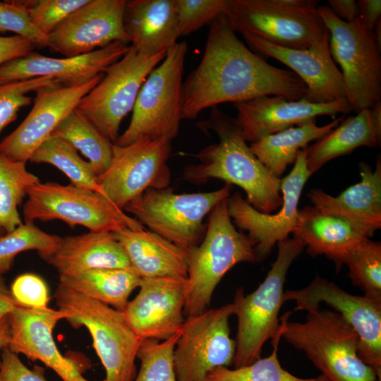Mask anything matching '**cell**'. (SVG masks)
Returning a JSON list of instances; mask_svg holds the SVG:
<instances>
[{"label": "cell", "instance_id": "obj_19", "mask_svg": "<svg viewBox=\"0 0 381 381\" xmlns=\"http://www.w3.org/2000/svg\"><path fill=\"white\" fill-rule=\"evenodd\" d=\"M139 287L123 311L138 337L165 340L179 332L186 319L187 277H145Z\"/></svg>", "mask_w": 381, "mask_h": 381}, {"label": "cell", "instance_id": "obj_31", "mask_svg": "<svg viewBox=\"0 0 381 381\" xmlns=\"http://www.w3.org/2000/svg\"><path fill=\"white\" fill-rule=\"evenodd\" d=\"M344 119L343 114L322 126H317L315 121H312L265 135L252 143L250 147L270 173L281 179L286 167L295 162L301 148L303 149L309 142L326 135Z\"/></svg>", "mask_w": 381, "mask_h": 381}, {"label": "cell", "instance_id": "obj_51", "mask_svg": "<svg viewBox=\"0 0 381 381\" xmlns=\"http://www.w3.org/2000/svg\"><path fill=\"white\" fill-rule=\"evenodd\" d=\"M6 234V231L0 227V237L4 236Z\"/></svg>", "mask_w": 381, "mask_h": 381}, {"label": "cell", "instance_id": "obj_40", "mask_svg": "<svg viewBox=\"0 0 381 381\" xmlns=\"http://www.w3.org/2000/svg\"><path fill=\"white\" fill-rule=\"evenodd\" d=\"M88 0H24L18 2L27 11L32 24L48 36L72 12Z\"/></svg>", "mask_w": 381, "mask_h": 381}, {"label": "cell", "instance_id": "obj_11", "mask_svg": "<svg viewBox=\"0 0 381 381\" xmlns=\"http://www.w3.org/2000/svg\"><path fill=\"white\" fill-rule=\"evenodd\" d=\"M27 195L23 208L25 223L59 219L71 228L83 226L92 231L144 229L100 193L71 183L40 181L28 188Z\"/></svg>", "mask_w": 381, "mask_h": 381}, {"label": "cell", "instance_id": "obj_3", "mask_svg": "<svg viewBox=\"0 0 381 381\" xmlns=\"http://www.w3.org/2000/svg\"><path fill=\"white\" fill-rule=\"evenodd\" d=\"M282 318V335L303 351L328 381H380L359 357L358 336L338 313L320 308L307 312L304 322Z\"/></svg>", "mask_w": 381, "mask_h": 381}, {"label": "cell", "instance_id": "obj_26", "mask_svg": "<svg viewBox=\"0 0 381 381\" xmlns=\"http://www.w3.org/2000/svg\"><path fill=\"white\" fill-rule=\"evenodd\" d=\"M123 24L131 46L140 53L167 52L179 37L176 0L127 1Z\"/></svg>", "mask_w": 381, "mask_h": 381}, {"label": "cell", "instance_id": "obj_5", "mask_svg": "<svg viewBox=\"0 0 381 381\" xmlns=\"http://www.w3.org/2000/svg\"><path fill=\"white\" fill-rule=\"evenodd\" d=\"M276 260L265 279L247 296L238 289L234 300L238 319L234 368L248 365L260 358L264 344L279 332V314L284 301L286 274L293 261L305 248L298 239L286 238L277 243Z\"/></svg>", "mask_w": 381, "mask_h": 381}, {"label": "cell", "instance_id": "obj_52", "mask_svg": "<svg viewBox=\"0 0 381 381\" xmlns=\"http://www.w3.org/2000/svg\"><path fill=\"white\" fill-rule=\"evenodd\" d=\"M324 378H325V380H324V381H328L325 377H324Z\"/></svg>", "mask_w": 381, "mask_h": 381}, {"label": "cell", "instance_id": "obj_4", "mask_svg": "<svg viewBox=\"0 0 381 381\" xmlns=\"http://www.w3.org/2000/svg\"><path fill=\"white\" fill-rule=\"evenodd\" d=\"M210 213L202 241L188 250L186 318L208 309L216 286L234 266L257 262L253 242L231 222L227 198Z\"/></svg>", "mask_w": 381, "mask_h": 381}, {"label": "cell", "instance_id": "obj_27", "mask_svg": "<svg viewBox=\"0 0 381 381\" xmlns=\"http://www.w3.org/2000/svg\"><path fill=\"white\" fill-rule=\"evenodd\" d=\"M292 234L306 246L310 255H325L334 262L337 270L349 253L360 242L369 238L346 220L324 214L314 206L299 210Z\"/></svg>", "mask_w": 381, "mask_h": 381}, {"label": "cell", "instance_id": "obj_44", "mask_svg": "<svg viewBox=\"0 0 381 381\" xmlns=\"http://www.w3.org/2000/svg\"><path fill=\"white\" fill-rule=\"evenodd\" d=\"M0 381H47L44 369L35 366L29 369L18 354L4 347L1 353Z\"/></svg>", "mask_w": 381, "mask_h": 381}, {"label": "cell", "instance_id": "obj_35", "mask_svg": "<svg viewBox=\"0 0 381 381\" xmlns=\"http://www.w3.org/2000/svg\"><path fill=\"white\" fill-rule=\"evenodd\" d=\"M282 335V325L272 339L273 349L269 356L260 358L253 363L233 369L218 367L210 371L205 381H324L322 375L313 378L296 377L284 369L278 358V348Z\"/></svg>", "mask_w": 381, "mask_h": 381}, {"label": "cell", "instance_id": "obj_13", "mask_svg": "<svg viewBox=\"0 0 381 381\" xmlns=\"http://www.w3.org/2000/svg\"><path fill=\"white\" fill-rule=\"evenodd\" d=\"M171 141L141 138L125 146L114 143L111 163L97 177L99 193L123 210L129 202L145 190L168 188L171 181L167 165Z\"/></svg>", "mask_w": 381, "mask_h": 381}, {"label": "cell", "instance_id": "obj_48", "mask_svg": "<svg viewBox=\"0 0 381 381\" xmlns=\"http://www.w3.org/2000/svg\"><path fill=\"white\" fill-rule=\"evenodd\" d=\"M19 306L6 285L4 274L0 273V317L8 314Z\"/></svg>", "mask_w": 381, "mask_h": 381}, {"label": "cell", "instance_id": "obj_7", "mask_svg": "<svg viewBox=\"0 0 381 381\" xmlns=\"http://www.w3.org/2000/svg\"><path fill=\"white\" fill-rule=\"evenodd\" d=\"M315 0H228L236 32L286 48L305 49L329 40Z\"/></svg>", "mask_w": 381, "mask_h": 381}, {"label": "cell", "instance_id": "obj_12", "mask_svg": "<svg viewBox=\"0 0 381 381\" xmlns=\"http://www.w3.org/2000/svg\"><path fill=\"white\" fill-rule=\"evenodd\" d=\"M166 53L150 56L130 46L121 59L106 69L105 75L80 99L76 109L116 143L121 122L133 110L143 84Z\"/></svg>", "mask_w": 381, "mask_h": 381}, {"label": "cell", "instance_id": "obj_30", "mask_svg": "<svg viewBox=\"0 0 381 381\" xmlns=\"http://www.w3.org/2000/svg\"><path fill=\"white\" fill-rule=\"evenodd\" d=\"M142 278L132 267L97 268L59 275V284L90 298L123 311Z\"/></svg>", "mask_w": 381, "mask_h": 381}, {"label": "cell", "instance_id": "obj_23", "mask_svg": "<svg viewBox=\"0 0 381 381\" xmlns=\"http://www.w3.org/2000/svg\"><path fill=\"white\" fill-rule=\"evenodd\" d=\"M249 46L262 55L289 66L306 84L303 99L313 103H327L346 99L341 71L331 56L329 40L305 49L279 47L252 35H242Z\"/></svg>", "mask_w": 381, "mask_h": 381}, {"label": "cell", "instance_id": "obj_34", "mask_svg": "<svg viewBox=\"0 0 381 381\" xmlns=\"http://www.w3.org/2000/svg\"><path fill=\"white\" fill-rule=\"evenodd\" d=\"M29 161L47 163L63 172L71 184L99 193L95 174L89 162L84 160L68 141L50 136L32 155Z\"/></svg>", "mask_w": 381, "mask_h": 381}, {"label": "cell", "instance_id": "obj_25", "mask_svg": "<svg viewBox=\"0 0 381 381\" xmlns=\"http://www.w3.org/2000/svg\"><path fill=\"white\" fill-rule=\"evenodd\" d=\"M38 255L59 275L97 268L131 267L121 246L109 231H89L61 238L54 250Z\"/></svg>", "mask_w": 381, "mask_h": 381}, {"label": "cell", "instance_id": "obj_32", "mask_svg": "<svg viewBox=\"0 0 381 381\" xmlns=\"http://www.w3.org/2000/svg\"><path fill=\"white\" fill-rule=\"evenodd\" d=\"M51 136L68 141L88 159L97 176L109 167L113 145L76 108L54 130Z\"/></svg>", "mask_w": 381, "mask_h": 381}, {"label": "cell", "instance_id": "obj_6", "mask_svg": "<svg viewBox=\"0 0 381 381\" xmlns=\"http://www.w3.org/2000/svg\"><path fill=\"white\" fill-rule=\"evenodd\" d=\"M54 298L58 310L75 327H85L105 370L103 381H133L141 340L123 311L85 296L59 283Z\"/></svg>", "mask_w": 381, "mask_h": 381}, {"label": "cell", "instance_id": "obj_46", "mask_svg": "<svg viewBox=\"0 0 381 381\" xmlns=\"http://www.w3.org/2000/svg\"><path fill=\"white\" fill-rule=\"evenodd\" d=\"M357 3L358 18L368 29L373 31L376 23L381 19V1L359 0Z\"/></svg>", "mask_w": 381, "mask_h": 381}, {"label": "cell", "instance_id": "obj_45", "mask_svg": "<svg viewBox=\"0 0 381 381\" xmlns=\"http://www.w3.org/2000/svg\"><path fill=\"white\" fill-rule=\"evenodd\" d=\"M35 45L19 36H0V66L11 60L24 57L33 52Z\"/></svg>", "mask_w": 381, "mask_h": 381}, {"label": "cell", "instance_id": "obj_41", "mask_svg": "<svg viewBox=\"0 0 381 381\" xmlns=\"http://www.w3.org/2000/svg\"><path fill=\"white\" fill-rule=\"evenodd\" d=\"M179 37L189 35L226 14L228 0H176Z\"/></svg>", "mask_w": 381, "mask_h": 381}, {"label": "cell", "instance_id": "obj_2", "mask_svg": "<svg viewBox=\"0 0 381 381\" xmlns=\"http://www.w3.org/2000/svg\"><path fill=\"white\" fill-rule=\"evenodd\" d=\"M197 125L205 133L213 131L219 140L192 155L199 163L185 167L184 180L202 184L217 179L236 185L245 191L246 200L263 213L271 214L282 207L281 179L256 157L234 119L214 107L209 118Z\"/></svg>", "mask_w": 381, "mask_h": 381}, {"label": "cell", "instance_id": "obj_20", "mask_svg": "<svg viewBox=\"0 0 381 381\" xmlns=\"http://www.w3.org/2000/svg\"><path fill=\"white\" fill-rule=\"evenodd\" d=\"M233 104L237 110L234 119L244 140L251 143L265 135L315 121L320 116L334 118L353 110L346 99L313 103L303 98L290 101L278 95L260 96Z\"/></svg>", "mask_w": 381, "mask_h": 381}, {"label": "cell", "instance_id": "obj_50", "mask_svg": "<svg viewBox=\"0 0 381 381\" xmlns=\"http://www.w3.org/2000/svg\"><path fill=\"white\" fill-rule=\"evenodd\" d=\"M373 37L378 50L381 51V19L375 25L373 30Z\"/></svg>", "mask_w": 381, "mask_h": 381}, {"label": "cell", "instance_id": "obj_18", "mask_svg": "<svg viewBox=\"0 0 381 381\" xmlns=\"http://www.w3.org/2000/svg\"><path fill=\"white\" fill-rule=\"evenodd\" d=\"M102 78L103 73L83 85L45 87L35 91L31 111L0 143V152L14 161H29L33 152Z\"/></svg>", "mask_w": 381, "mask_h": 381}, {"label": "cell", "instance_id": "obj_33", "mask_svg": "<svg viewBox=\"0 0 381 381\" xmlns=\"http://www.w3.org/2000/svg\"><path fill=\"white\" fill-rule=\"evenodd\" d=\"M39 178L28 171L26 162L14 161L0 152V227L11 232L23 224L18 207Z\"/></svg>", "mask_w": 381, "mask_h": 381}, {"label": "cell", "instance_id": "obj_42", "mask_svg": "<svg viewBox=\"0 0 381 381\" xmlns=\"http://www.w3.org/2000/svg\"><path fill=\"white\" fill-rule=\"evenodd\" d=\"M6 32L23 37L35 46L49 47L48 36L36 28L18 1H0V33Z\"/></svg>", "mask_w": 381, "mask_h": 381}, {"label": "cell", "instance_id": "obj_43", "mask_svg": "<svg viewBox=\"0 0 381 381\" xmlns=\"http://www.w3.org/2000/svg\"><path fill=\"white\" fill-rule=\"evenodd\" d=\"M10 290L13 298L22 306L32 308L48 307V287L38 275L30 273L19 275L13 282Z\"/></svg>", "mask_w": 381, "mask_h": 381}, {"label": "cell", "instance_id": "obj_36", "mask_svg": "<svg viewBox=\"0 0 381 381\" xmlns=\"http://www.w3.org/2000/svg\"><path fill=\"white\" fill-rule=\"evenodd\" d=\"M344 264L354 285L364 296L381 303V243L366 238L348 255Z\"/></svg>", "mask_w": 381, "mask_h": 381}, {"label": "cell", "instance_id": "obj_15", "mask_svg": "<svg viewBox=\"0 0 381 381\" xmlns=\"http://www.w3.org/2000/svg\"><path fill=\"white\" fill-rule=\"evenodd\" d=\"M284 301H294L295 310L308 312L325 303L339 313L358 336L359 357L381 380V303L351 294L318 274L306 287L285 291Z\"/></svg>", "mask_w": 381, "mask_h": 381}, {"label": "cell", "instance_id": "obj_38", "mask_svg": "<svg viewBox=\"0 0 381 381\" xmlns=\"http://www.w3.org/2000/svg\"><path fill=\"white\" fill-rule=\"evenodd\" d=\"M61 237L46 233L34 224L23 223L0 237V273L5 274L13 265L17 255L29 250L38 253L54 250Z\"/></svg>", "mask_w": 381, "mask_h": 381}, {"label": "cell", "instance_id": "obj_37", "mask_svg": "<svg viewBox=\"0 0 381 381\" xmlns=\"http://www.w3.org/2000/svg\"><path fill=\"white\" fill-rule=\"evenodd\" d=\"M181 330L159 342L155 339L141 340L137 358L140 369L133 381H177L174 367V352Z\"/></svg>", "mask_w": 381, "mask_h": 381}, {"label": "cell", "instance_id": "obj_47", "mask_svg": "<svg viewBox=\"0 0 381 381\" xmlns=\"http://www.w3.org/2000/svg\"><path fill=\"white\" fill-rule=\"evenodd\" d=\"M329 8L340 19L351 23L358 18V3L354 0H329Z\"/></svg>", "mask_w": 381, "mask_h": 381}, {"label": "cell", "instance_id": "obj_29", "mask_svg": "<svg viewBox=\"0 0 381 381\" xmlns=\"http://www.w3.org/2000/svg\"><path fill=\"white\" fill-rule=\"evenodd\" d=\"M381 141V102L344 119L313 145L306 147V159L311 174L332 159L361 146L376 147Z\"/></svg>", "mask_w": 381, "mask_h": 381}, {"label": "cell", "instance_id": "obj_49", "mask_svg": "<svg viewBox=\"0 0 381 381\" xmlns=\"http://www.w3.org/2000/svg\"><path fill=\"white\" fill-rule=\"evenodd\" d=\"M10 339V325L7 315L0 317V362L1 353L4 347L8 346Z\"/></svg>", "mask_w": 381, "mask_h": 381}, {"label": "cell", "instance_id": "obj_24", "mask_svg": "<svg viewBox=\"0 0 381 381\" xmlns=\"http://www.w3.org/2000/svg\"><path fill=\"white\" fill-rule=\"evenodd\" d=\"M360 182L334 197L320 189H312L308 197L318 210L341 217L370 238L381 227V161L374 171L365 162L359 164Z\"/></svg>", "mask_w": 381, "mask_h": 381}, {"label": "cell", "instance_id": "obj_8", "mask_svg": "<svg viewBox=\"0 0 381 381\" xmlns=\"http://www.w3.org/2000/svg\"><path fill=\"white\" fill-rule=\"evenodd\" d=\"M188 46L176 42L148 75L137 97L131 122L115 144L141 138L174 139L183 119V73Z\"/></svg>", "mask_w": 381, "mask_h": 381}, {"label": "cell", "instance_id": "obj_21", "mask_svg": "<svg viewBox=\"0 0 381 381\" xmlns=\"http://www.w3.org/2000/svg\"><path fill=\"white\" fill-rule=\"evenodd\" d=\"M129 48L127 43L114 42L86 54L63 59L32 52L0 66V85L39 77L55 78L64 86L83 85L104 73Z\"/></svg>", "mask_w": 381, "mask_h": 381}, {"label": "cell", "instance_id": "obj_10", "mask_svg": "<svg viewBox=\"0 0 381 381\" xmlns=\"http://www.w3.org/2000/svg\"><path fill=\"white\" fill-rule=\"evenodd\" d=\"M318 11L329 35V51L341 68L346 98L356 113L380 102L381 59L373 37L358 18L347 23L327 6Z\"/></svg>", "mask_w": 381, "mask_h": 381}, {"label": "cell", "instance_id": "obj_14", "mask_svg": "<svg viewBox=\"0 0 381 381\" xmlns=\"http://www.w3.org/2000/svg\"><path fill=\"white\" fill-rule=\"evenodd\" d=\"M234 314L232 302L186 318L174 352L177 381H205L213 369L233 363L236 343L229 320Z\"/></svg>", "mask_w": 381, "mask_h": 381}, {"label": "cell", "instance_id": "obj_16", "mask_svg": "<svg viewBox=\"0 0 381 381\" xmlns=\"http://www.w3.org/2000/svg\"><path fill=\"white\" fill-rule=\"evenodd\" d=\"M306 148V147H305ZM305 148L300 150L290 173L281 179L283 202L275 214H266L253 207L239 192L227 198V209L234 224L248 231L254 243L257 262L267 258L276 243L288 238L298 217V205L302 190L312 175L307 167Z\"/></svg>", "mask_w": 381, "mask_h": 381}, {"label": "cell", "instance_id": "obj_9", "mask_svg": "<svg viewBox=\"0 0 381 381\" xmlns=\"http://www.w3.org/2000/svg\"><path fill=\"white\" fill-rule=\"evenodd\" d=\"M226 183L214 191L177 194L171 189H148L129 202L123 211L143 226L177 246L189 250L202 241L204 217L220 201L230 196Z\"/></svg>", "mask_w": 381, "mask_h": 381}, {"label": "cell", "instance_id": "obj_22", "mask_svg": "<svg viewBox=\"0 0 381 381\" xmlns=\"http://www.w3.org/2000/svg\"><path fill=\"white\" fill-rule=\"evenodd\" d=\"M10 325L8 348L25 355L31 361H40L52 369L63 381H89L77 364L64 356L53 338L56 323L65 319L64 313L49 307L32 308L19 306L7 314Z\"/></svg>", "mask_w": 381, "mask_h": 381}, {"label": "cell", "instance_id": "obj_17", "mask_svg": "<svg viewBox=\"0 0 381 381\" xmlns=\"http://www.w3.org/2000/svg\"><path fill=\"white\" fill-rule=\"evenodd\" d=\"M126 0H88L49 35V48L65 57L86 54L112 42L128 44L123 24Z\"/></svg>", "mask_w": 381, "mask_h": 381}, {"label": "cell", "instance_id": "obj_28", "mask_svg": "<svg viewBox=\"0 0 381 381\" xmlns=\"http://www.w3.org/2000/svg\"><path fill=\"white\" fill-rule=\"evenodd\" d=\"M111 233L141 278L187 277V250L145 229H123Z\"/></svg>", "mask_w": 381, "mask_h": 381}, {"label": "cell", "instance_id": "obj_1", "mask_svg": "<svg viewBox=\"0 0 381 381\" xmlns=\"http://www.w3.org/2000/svg\"><path fill=\"white\" fill-rule=\"evenodd\" d=\"M307 92L293 71L274 67L236 35L226 14L210 24L202 59L183 85V119H193L206 108L260 96L300 100Z\"/></svg>", "mask_w": 381, "mask_h": 381}, {"label": "cell", "instance_id": "obj_39", "mask_svg": "<svg viewBox=\"0 0 381 381\" xmlns=\"http://www.w3.org/2000/svg\"><path fill=\"white\" fill-rule=\"evenodd\" d=\"M57 85H61L51 77H39L0 85V133L16 119L23 107L32 102V98L28 93Z\"/></svg>", "mask_w": 381, "mask_h": 381}]
</instances>
